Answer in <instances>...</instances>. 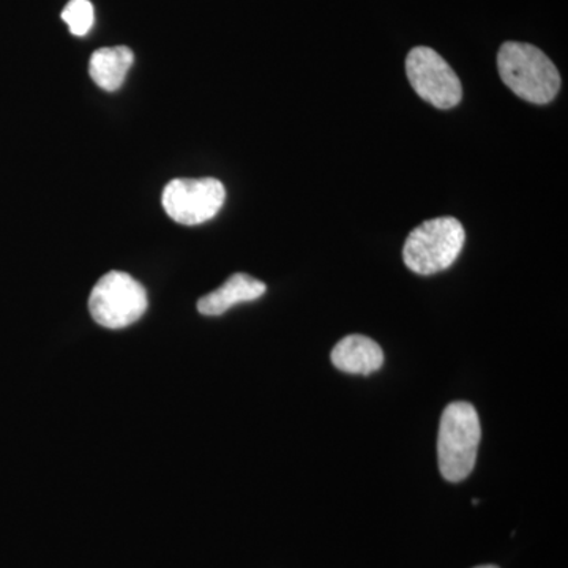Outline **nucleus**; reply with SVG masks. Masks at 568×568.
<instances>
[{
  "mask_svg": "<svg viewBox=\"0 0 568 568\" xmlns=\"http://www.w3.org/2000/svg\"><path fill=\"white\" fill-rule=\"evenodd\" d=\"M500 80L519 99L547 104L560 89V74L544 51L529 43L507 41L497 52Z\"/></svg>",
  "mask_w": 568,
  "mask_h": 568,
  "instance_id": "f257e3e1",
  "label": "nucleus"
},
{
  "mask_svg": "<svg viewBox=\"0 0 568 568\" xmlns=\"http://www.w3.org/2000/svg\"><path fill=\"white\" fill-rule=\"evenodd\" d=\"M406 74L414 91L437 110H452L463 99L462 81L446 59L428 47H417L406 58Z\"/></svg>",
  "mask_w": 568,
  "mask_h": 568,
  "instance_id": "39448f33",
  "label": "nucleus"
},
{
  "mask_svg": "<svg viewBox=\"0 0 568 568\" xmlns=\"http://www.w3.org/2000/svg\"><path fill=\"white\" fill-rule=\"evenodd\" d=\"M480 436V418L476 407L455 402L444 409L437 436V458L440 474L446 480L457 484L473 473Z\"/></svg>",
  "mask_w": 568,
  "mask_h": 568,
  "instance_id": "f03ea898",
  "label": "nucleus"
},
{
  "mask_svg": "<svg viewBox=\"0 0 568 568\" xmlns=\"http://www.w3.org/2000/svg\"><path fill=\"white\" fill-rule=\"evenodd\" d=\"M476 568H497L495 566H481V567H476Z\"/></svg>",
  "mask_w": 568,
  "mask_h": 568,
  "instance_id": "9b49d317",
  "label": "nucleus"
},
{
  "mask_svg": "<svg viewBox=\"0 0 568 568\" xmlns=\"http://www.w3.org/2000/svg\"><path fill=\"white\" fill-rule=\"evenodd\" d=\"M465 241V227L454 216L428 220L407 235L403 260L414 274L435 275L458 260Z\"/></svg>",
  "mask_w": 568,
  "mask_h": 568,
  "instance_id": "7ed1b4c3",
  "label": "nucleus"
},
{
  "mask_svg": "<svg viewBox=\"0 0 568 568\" xmlns=\"http://www.w3.org/2000/svg\"><path fill=\"white\" fill-rule=\"evenodd\" d=\"M62 20L67 22L70 32L77 37H84L91 31L95 13L89 0H70L62 11Z\"/></svg>",
  "mask_w": 568,
  "mask_h": 568,
  "instance_id": "9d476101",
  "label": "nucleus"
},
{
  "mask_svg": "<svg viewBox=\"0 0 568 568\" xmlns=\"http://www.w3.org/2000/svg\"><path fill=\"white\" fill-rule=\"evenodd\" d=\"M148 304L142 284L118 271L103 275L89 297L93 321L106 328H123L136 323L148 310Z\"/></svg>",
  "mask_w": 568,
  "mask_h": 568,
  "instance_id": "20e7f679",
  "label": "nucleus"
},
{
  "mask_svg": "<svg viewBox=\"0 0 568 568\" xmlns=\"http://www.w3.org/2000/svg\"><path fill=\"white\" fill-rule=\"evenodd\" d=\"M265 284L246 274H235L213 293L204 295L197 302V312L204 316H220L242 302H252L263 297Z\"/></svg>",
  "mask_w": 568,
  "mask_h": 568,
  "instance_id": "0eeeda50",
  "label": "nucleus"
},
{
  "mask_svg": "<svg viewBox=\"0 0 568 568\" xmlns=\"http://www.w3.org/2000/svg\"><path fill=\"white\" fill-rule=\"evenodd\" d=\"M332 362L336 368L349 375L368 376L384 364L381 346L364 335H349L332 351Z\"/></svg>",
  "mask_w": 568,
  "mask_h": 568,
  "instance_id": "6e6552de",
  "label": "nucleus"
},
{
  "mask_svg": "<svg viewBox=\"0 0 568 568\" xmlns=\"http://www.w3.org/2000/svg\"><path fill=\"white\" fill-rule=\"evenodd\" d=\"M133 62L134 54L130 48H100L92 54L89 73L100 89L114 92L122 88Z\"/></svg>",
  "mask_w": 568,
  "mask_h": 568,
  "instance_id": "1a4fd4ad",
  "label": "nucleus"
},
{
  "mask_svg": "<svg viewBox=\"0 0 568 568\" xmlns=\"http://www.w3.org/2000/svg\"><path fill=\"white\" fill-rule=\"evenodd\" d=\"M226 190L219 179H174L164 186L162 203L168 216L185 226L209 222L222 211Z\"/></svg>",
  "mask_w": 568,
  "mask_h": 568,
  "instance_id": "423d86ee",
  "label": "nucleus"
}]
</instances>
